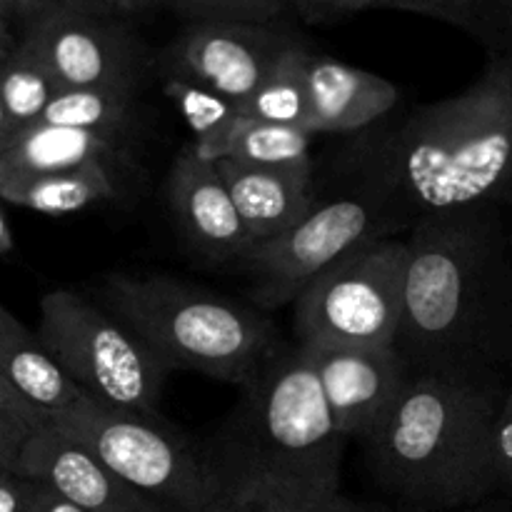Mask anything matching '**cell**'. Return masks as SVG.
Masks as SVG:
<instances>
[{
    "mask_svg": "<svg viewBox=\"0 0 512 512\" xmlns=\"http://www.w3.org/2000/svg\"><path fill=\"white\" fill-rule=\"evenodd\" d=\"M350 190L368 195L400 235L418 223L503 205L512 193V93L488 60L468 90L368 128L345 155Z\"/></svg>",
    "mask_w": 512,
    "mask_h": 512,
    "instance_id": "6da1fadb",
    "label": "cell"
},
{
    "mask_svg": "<svg viewBox=\"0 0 512 512\" xmlns=\"http://www.w3.org/2000/svg\"><path fill=\"white\" fill-rule=\"evenodd\" d=\"M503 205L418 223L405 233L403 320L410 370L512 375V250Z\"/></svg>",
    "mask_w": 512,
    "mask_h": 512,
    "instance_id": "7a4b0ae2",
    "label": "cell"
},
{
    "mask_svg": "<svg viewBox=\"0 0 512 512\" xmlns=\"http://www.w3.org/2000/svg\"><path fill=\"white\" fill-rule=\"evenodd\" d=\"M203 450L220 500L315 512L340 495L345 438L300 345H285L248 385Z\"/></svg>",
    "mask_w": 512,
    "mask_h": 512,
    "instance_id": "3957f363",
    "label": "cell"
},
{
    "mask_svg": "<svg viewBox=\"0 0 512 512\" xmlns=\"http://www.w3.org/2000/svg\"><path fill=\"white\" fill-rule=\"evenodd\" d=\"M510 383L500 375L410 370L395 410L365 443L375 478L415 508L488 498L503 485L493 430Z\"/></svg>",
    "mask_w": 512,
    "mask_h": 512,
    "instance_id": "277c9868",
    "label": "cell"
},
{
    "mask_svg": "<svg viewBox=\"0 0 512 512\" xmlns=\"http://www.w3.org/2000/svg\"><path fill=\"white\" fill-rule=\"evenodd\" d=\"M93 298L170 373L195 370L243 388L285 348L268 318L168 275H108Z\"/></svg>",
    "mask_w": 512,
    "mask_h": 512,
    "instance_id": "5b68a950",
    "label": "cell"
},
{
    "mask_svg": "<svg viewBox=\"0 0 512 512\" xmlns=\"http://www.w3.org/2000/svg\"><path fill=\"white\" fill-rule=\"evenodd\" d=\"M35 335L90 398L130 413L160 415L170 370L93 295L68 288L45 293Z\"/></svg>",
    "mask_w": 512,
    "mask_h": 512,
    "instance_id": "8992f818",
    "label": "cell"
},
{
    "mask_svg": "<svg viewBox=\"0 0 512 512\" xmlns=\"http://www.w3.org/2000/svg\"><path fill=\"white\" fill-rule=\"evenodd\" d=\"M50 423L83 443L160 512L203 510L223 503L203 450L190 448L160 415L110 408L88 395L73 410L50 418Z\"/></svg>",
    "mask_w": 512,
    "mask_h": 512,
    "instance_id": "52a82bcc",
    "label": "cell"
},
{
    "mask_svg": "<svg viewBox=\"0 0 512 512\" xmlns=\"http://www.w3.org/2000/svg\"><path fill=\"white\" fill-rule=\"evenodd\" d=\"M405 235L360 243L320 273L293 303L298 345L308 348H385L403 320Z\"/></svg>",
    "mask_w": 512,
    "mask_h": 512,
    "instance_id": "ba28073f",
    "label": "cell"
},
{
    "mask_svg": "<svg viewBox=\"0 0 512 512\" xmlns=\"http://www.w3.org/2000/svg\"><path fill=\"white\" fill-rule=\"evenodd\" d=\"M400 235L393 220L358 190L333 195L278 238L265 240L243 260L250 275V298L258 308L273 310L295 303L320 273L338 263L360 243Z\"/></svg>",
    "mask_w": 512,
    "mask_h": 512,
    "instance_id": "9c48e42d",
    "label": "cell"
},
{
    "mask_svg": "<svg viewBox=\"0 0 512 512\" xmlns=\"http://www.w3.org/2000/svg\"><path fill=\"white\" fill-rule=\"evenodd\" d=\"M123 15L55 3L23 25L18 48L60 88H120L140 93L148 53Z\"/></svg>",
    "mask_w": 512,
    "mask_h": 512,
    "instance_id": "30bf717a",
    "label": "cell"
},
{
    "mask_svg": "<svg viewBox=\"0 0 512 512\" xmlns=\"http://www.w3.org/2000/svg\"><path fill=\"white\" fill-rule=\"evenodd\" d=\"M295 40L278 23H188L165 53V75L188 78L243 105Z\"/></svg>",
    "mask_w": 512,
    "mask_h": 512,
    "instance_id": "8fae6325",
    "label": "cell"
},
{
    "mask_svg": "<svg viewBox=\"0 0 512 512\" xmlns=\"http://www.w3.org/2000/svg\"><path fill=\"white\" fill-rule=\"evenodd\" d=\"M335 428L348 440L368 443L398 405L410 368L395 345L385 348H308Z\"/></svg>",
    "mask_w": 512,
    "mask_h": 512,
    "instance_id": "7c38bea8",
    "label": "cell"
},
{
    "mask_svg": "<svg viewBox=\"0 0 512 512\" xmlns=\"http://www.w3.org/2000/svg\"><path fill=\"white\" fill-rule=\"evenodd\" d=\"M15 473L90 512H160L50 420L28 435Z\"/></svg>",
    "mask_w": 512,
    "mask_h": 512,
    "instance_id": "4fadbf2b",
    "label": "cell"
},
{
    "mask_svg": "<svg viewBox=\"0 0 512 512\" xmlns=\"http://www.w3.org/2000/svg\"><path fill=\"white\" fill-rule=\"evenodd\" d=\"M168 205L180 233L205 258L243 263L258 245L243 225L218 165L203 158L193 143L170 165Z\"/></svg>",
    "mask_w": 512,
    "mask_h": 512,
    "instance_id": "5bb4252c",
    "label": "cell"
},
{
    "mask_svg": "<svg viewBox=\"0 0 512 512\" xmlns=\"http://www.w3.org/2000/svg\"><path fill=\"white\" fill-rule=\"evenodd\" d=\"M308 115L305 130L318 133H363L383 123L400 103L398 85L370 70L310 53Z\"/></svg>",
    "mask_w": 512,
    "mask_h": 512,
    "instance_id": "9a60e30c",
    "label": "cell"
},
{
    "mask_svg": "<svg viewBox=\"0 0 512 512\" xmlns=\"http://www.w3.org/2000/svg\"><path fill=\"white\" fill-rule=\"evenodd\" d=\"M215 165L255 243L278 238L318 203L313 190V163L245 165L235 160H215Z\"/></svg>",
    "mask_w": 512,
    "mask_h": 512,
    "instance_id": "2e32d148",
    "label": "cell"
},
{
    "mask_svg": "<svg viewBox=\"0 0 512 512\" xmlns=\"http://www.w3.org/2000/svg\"><path fill=\"white\" fill-rule=\"evenodd\" d=\"M95 163L130 165L125 138L38 123L15 135L0 158V180L65 173Z\"/></svg>",
    "mask_w": 512,
    "mask_h": 512,
    "instance_id": "e0dca14e",
    "label": "cell"
},
{
    "mask_svg": "<svg viewBox=\"0 0 512 512\" xmlns=\"http://www.w3.org/2000/svg\"><path fill=\"white\" fill-rule=\"evenodd\" d=\"M130 165L95 163L50 175L0 180V200L40 215H73L103 203H118L128 193Z\"/></svg>",
    "mask_w": 512,
    "mask_h": 512,
    "instance_id": "ac0fdd59",
    "label": "cell"
},
{
    "mask_svg": "<svg viewBox=\"0 0 512 512\" xmlns=\"http://www.w3.org/2000/svg\"><path fill=\"white\" fill-rule=\"evenodd\" d=\"M0 373L15 393L45 418H58L88 398L83 388L60 368L40 338L18 318L0 333Z\"/></svg>",
    "mask_w": 512,
    "mask_h": 512,
    "instance_id": "d6986e66",
    "label": "cell"
},
{
    "mask_svg": "<svg viewBox=\"0 0 512 512\" xmlns=\"http://www.w3.org/2000/svg\"><path fill=\"white\" fill-rule=\"evenodd\" d=\"M315 135L298 125H278L240 118L208 143H193L208 160H235L245 165H295L313 163L310 145Z\"/></svg>",
    "mask_w": 512,
    "mask_h": 512,
    "instance_id": "ffe728a7",
    "label": "cell"
},
{
    "mask_svg": "<svg viewBox=\"0 0 512 512\" xmlns=\"http://www.w3.org/2000/svg\"><path fill=\"white\" fill-rule=\"evenodd\" d=\"M138 95L120 88H63L40 123L128 138L138 123Z\"/></svg>",
    "mask_w": 512,
    "mask_h": 512,
    "instance_id": "44dd1931",
    "label": "cell"
},
{
    "mask_svg": "<svg viewBox=\"0 0 512 512\" xmlns=\"http://www.w3.org/2000/svg\"><path fill=\"white\" fill-rule=\"evenodd\" d=\"M310 53L313 50L305 48L300 40L290 43L278 55L258 90L243 103V118L305 128V115H308L305 70H308Z\"/></svg>",
    "mask_w": 512,
    "mask_h": 512,
    "instance_id": "7402d4cb",
    "label": "cell"
},
{
    "mask_svg": "<svg viewBox=\"0 0 512 512\" xmlns=\"http://www.w3.org/2000/svg\"><path fill=\"white\" fill-rule=\"evenodd\" d=\"M58 90L53 75L20 48L0 60V103L15 133L38 125Z\"/></svg>",
    "mask_w": 512,
    "mask_h": 512,
    "instance_id": "603a6c76",
    "label": "cell"
},
{
    "mask_svg": "<svg viewBox=\"0 0 512 512\" xmlns=\"http://www.w3.org/2000/svg\"><path fill=\"white\" fill-rule=\"evenodd\" d=\"M165 95L173 100L175 110L183 115L188 128L193 130V143H208L223 135L235 120L243 118V105L235 100L225 98V95L215 93V90L205 88V85L193 83L188 78H178V75H165L163 85Z\"/></svg>",
    "mask_w": 512,
    "mask_h": 512,
    "instance_id": "cb8c5ba5",
    "label": "cell"
},
{
    "mask_svg": "<svg viewBox=\"0 0 512 512\" xmlns=\"http://www.w3.org/2000/svg\"><path fill=\"white\" fill-rule=\"evenodd\" d=\"M188 23H278L285 0H153Z\"/></svg>",
    "mask_w": 512,
    "mask_h": 512,
    "instance_id": "d4e9b609",
    "label": "cell"
},
{
    "mask_svg": "<svg viewBox=\"0 0 512 512\" xmlns=\"http://www.w3.org/2000/svg\"><path fill=\"white\" fill-rule=\"evenodd\" d=\"M43 423H48V418L40 410H35L28 400L20 398L13 385L0 373V440L13 453L15 468H18V453L23 443Z\"/></svg>",
    "mask_w": 512,
    "mask_h": 512,
    "instance_id": "484cf974",
    "label": "cell"
},
{
    "mask_svg": "<svg viewBox=\"0 0 512 512\" xmlns=\"http://www.w3.org/2000/svg\"><path fill=\"white\" fill-rule=\"evenodd\" d=\"M380 8L403 10V13L423 15L440 20L465 33L480 35V3L478 0H380Z\"/></svg>",
    "mask_w": 512,
    "mask_h": 512,
    "instance_id": "4316f807",
    "label": "cell"
},
{
    "mask_svg": "<svg viewBox=\"0 0 512 512\" xmlns=\"http://www.w3.org/2000/svg\"><path fill=\"white\" fill-rule=\"evenodd\" d=\"M285 3L288 10L310 25L338 23L350 15L380 8V0H285Z\"/></svg>",
    "mask_w": 512,
    "mask_h": 512,
    "instance_id": "83f0119b",
    "label": "cell"
},
{
    "mask_svg": "<svg viewBox=\"0 0 512 512\" xmlns=\"http://www.w3.org/2000/svg\"><path fill=\"white\" fill-rule=\"evenodd\" d=\"M480 35L490 55L512 50V0H478Z\"/></svg>",
    "mask_w": 512,
    "mask_h": 512,
    "instance_id": "f1b7e54d",
    "label": "cell"
},
{
    "mask_svg": "<svg viewBox=\"0 0 512 512\" xmlns=\"http://www.w3.org/2000/svg\"><path fill=\"white\" fill-rule=\"evenodd\" d=\"M493 450L500 483L512 485V383L508 393H505L503 403H500L498 418H495Z\"/></svg>",
    "mask_w": 512,
    "mask_h": 512,
    "instance_id": "f546056e",
    "label": "cell"
},
{
    "mask_svg": "<svg viewBox=\"0 0 512 512\" xmlns=\"http://www.w3.org/2000/svg\"><path fill=\"white\" fill-rule=\"evenodd\" d=\"M38 483L0 465V512H35Z\"/></svg>",
    "mask_w": 512,
    "mask_h": 512,
    "instance_id": "4dcf8cb0",
    "label": "cell"
},
{
    "mask_svg": "<svg viewBox=\"0 0 512 512\" xmlns=\"http://www.w3.org/2000/svg\"><path fill=\"white\" fill-rule=\"evenodd\" d=\"M55 3L58 0H0V15L8 18L10 23L20 20L23 25H28L30 20L38 18L40 13H45Z\"/></svg>",
    "mask_w": 512,
    "mask_h": 512,
    "instance_id": "1f68e13d",
    "label": "cell"
},
{
    "mask_svg": "<svg viewBox=\"0 0 512 512\" xmlns=\"http://www.w3.org/2000/svg\"><path fill=\"white\" fill-rule=\"evenodd\" d=\"M35 512H90L78 508V505L68 503V500L58 498L55 493H50L48 488L38 485V498H35Z\"/></svg>",
    "mask_w": 512,
    "mask_h": 512,
    "instance_id": "d6a6232c",
    "label": "cell"
},
{
    "mask_svg": "<svg viewBox=\"0 0 512 512\" xmlns=\"http://www.w3.org/2000/svg\"><path fill=\"white\" fill-rule=\"evenodd\" d=\"M325 512H388V510L373 508V505L355 503V500L345 498V495H338V498L330 500V503L325 505Z\"/></svg>",
    "mask_w": 512,
    "mask_h": 512,
    "instance_id": "836d02e7",
    "label": "cell"
},
{
    "mask_svg": "<svg viewBox=\"0 0 512 512\" xmlns=\"http://www.w3.org/2000/svg\"><path fill=\"white\" fill-rule=\"evenodd\" d=\"M15 48H18V38L13 33V25H10L8 18L0 15V60L13 53Z\"/></svg>",
    "mask_w": 512,
    "mask_h": 512,
    "instance_id": "e575fe53",
    "label": "cell"
},
{
    "mask_svg": "<svg viewBox=\"0 0 512 512\" xmlns=\"http://www.w3.org/2000/svg\"><path fill=\"white\" fill-rule=\"evenodd\" d=\"M58 3L73 5V8L83 10H95V13H115V0H58Z\"/></svg>",
    "mask_w": 512,
    "mask_h": 512,
    "instance_id": "d590c367",
    "label": "cell"
},
{
    "mask_svg": "<svg viewBox=\"0 0 512 512\" xmlns=\"http://www.w3.org/2000/svg\"><path fill=\"white\" fill-rule=\"evenodd\" d=\"M15 135H18V133H15L13 123H10V120H8L3 103H0V158H3L5 150L10 148V143H13V140H15Z\"/></svg>",
    "mask_w": 512,
    "mask_h": 512,
    "instance_id": "8d00e7d4",
    "label": "cell"
},
{
    "mask_svg": "<svg viewBox=\"0 0 512 512\" xmlns=\"http://www.w3.org/2000/svg\"><path fill=\"white\" fill-rule=\"evenodd\" d=\"M143 10H153V0H115L118 15H135Z\"/></svg>",
    "mask_w": 512,
    "mask_h": 512,
    "instance_id": "74e56055",
    "label": "cell"
},
{
    "mask_svg": "<svg viewBox=\"0 0 512 512\" xmlns=\"http://www.w3.org/2000/svg\"><path fill=\"white\" fill-rule=\"evenodd\" d=\"M15 248V240H13V230H10L8 220H5L3 210H0V258L3 255H10Z\"/></svg>",
    "mask_w": 512,
    "mask_h": 512,
    "instance_id": "f35d334b",
    "label": "cell"
},
{
    "mask_svg": "<svg viewBox=\"0 0 512 512\" xmlns=\"http://www.w3.org/2000/svg\"><path fill=\"white\" fill-rule=\"evenodd\" d=\"M490 60L498 65L500 73H503L505 83H508V88L512 93V50H505V53H498V55H490Z\"/></svg>",
    "mask_w": 512,
    "mask_h": 512,
    "instance_id": "ab89813d",
    "label": "cell"
},
{
    "mask_svg": "<svg viewBox=\"0 0 512 512\" xmlns=\"http://www.w3.org/2000/svg\"><path fill=\"white\" fill-rule=\"evenodd\" d=\"M0 465H3V468H8V470H15V458H13V453L5 448L3 440H0Z\"/></svg>",
    "mask_w": 512,
    "mask_h": 512,
    "instance_id": "60d3db41",
    "label": "cell"
},
{
    "mask_svg": "<svg viewBox=\"0 0 512 512\" xmlns=\"http://www.w3.org/2000/svg\"><path fill=\"white\" fill-rule=\"evenodd\" d=\"M188 512H238V508H235V505H228V503H215V505H210V508L188 510Z\"/></svg>",
    "mask_w": 512,
    "mask_h": 512,
    "instance_id": "b9f144b4",
    "label": "cell"
},
{
    "mask_svg": "<svg viewBox=\"0 0 512 512\" xmlns=\"http://www.w3.org/2000/svg\"><path fill=\"white\" fill-rule=\"evenodd\" d=\"M13 318H15V315H13V313H8V310H5L3 305H0V333H3V330L8 328L10 320H13Z\"/></svg>",
    "mask_w": 512,
    "mask_h": 512,
    "instance_id": "7bdbcfd3",
    "label": "cell"
},
{
    "mask_svg": "<svg viewBox=\"0 0 512 512\" xmlns=\"http://www.w3.org/2000/svg\"><path fill=\"white\" fill-rule=\"evenodd\" d=\"M235 508H238V505H235ZM238 512H275V510H260V508H238ZM315 512H325V505L320 510H315Z\"/></svg>",
    "mask_w": 512,
    "mask_h": 512,
    "instance_id": "ee69618b",
    "label": "cell"
}]
</instances>
